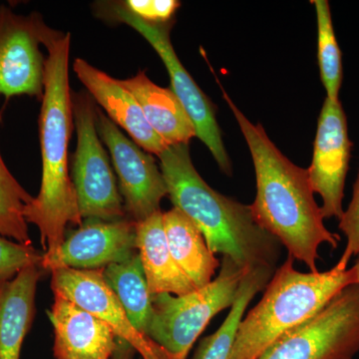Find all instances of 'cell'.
Returning <instances> with one entry per match:
<instances>
[{"label": "cell", "instance_id": "cell-26", "mask_svg": "<svg viewBox=\"0 0 359 359\" xmlns=\"http://www.w3.org/2000/svg\"><path fill=\"white\" fill-rule=\"evenodd\" d=\"M122 4L141 20L154 23L173 20L172 18L180 6V2L176 0H128Z\"/></svg>", "mask_w": 359, "mask_h": 359}, {"label": "cell", "instance_id": "cell-23", "mask_svg": "<svg viewBox=\"0 0 359 359\" xmlns=\"http://www.w3.org/2000/svg\"><path fill=\"white\" fill-rule=\"evenodd\" d=\"M318 20V59L320 79L327 98L339 100L342 83L341 51L332 25V11L327 0H313Z\"/></svg>", "mask_w": 359, "mask_h": 359}, {"label": "cell", "instance_id": "cell-16", "mask_svg": "<svg viewBox=\"0 0 359 359\" xmlns=\"http://www.w3.org/2000/svg\"><path fill=\"white\" fill-rule=\"evenodd\" d=\"M136 245L151 294L180 297L197 290L172 256L162 211L137 223Z\"/></svg>", "mask_w": 359, "mask_h": 359}, {"label": "cell", "instance_id": "cell-20", "mask_svg": "<svg viewBox=\"0 0 359 359\" xmlns=\"http://www.w3.org/2000/svg\"><path fill=\"white\" fill-rule=\"evenodd\" d=\"M106 283L117 295L130 321L147 337L152 318V294L138 252L119 264L104 268Z\"/></svg>", "mask_w": 359, "mask_h": 359}, {"label": "cell", "instance_id": "cell-14", "mask_svg": "<svg viewBox=\"0 0 359 359\" xmlns=\"http://www.w3.org/2000/svg\"><path fill=\"white\" fill-rule=\"evenodd\" d=\"M48 318L54 330L56 359H112L119 341L109 325L59 292Z\"/></svg>", "mask_w": 359, "mask_h": 359}, {"label": "cell", "instance_id": "cell-27", "mask_svg": "<svg viewBox=\"0 0 359 359\" xmlns=\"http://www.w3.org/2000/svg\"><path fill=\"white\" fill-rule=\"evenodd\" d=\"M135 354H136V351H135L133 347L129 346L127 342L119 339V344H118L117 349H116L112 359H136L134 356ZM140 359L143 358H141Z\"/></svg>", "mask_w": 359, "mask_h": 359}, {"label": "cell", "instance_id": "cell-21", "mask_svg": "<svg viewBox=\"0 0 359 359\" xmlns=\"http://www.w3.org/2000/svg\"><path fill=\"white\" fill-rule=\"evenodd\" d=\"M276 271L255 269L248 271L241 283L240 292L230 313L214 334L200 342L193 359H229L238 325L244 318L245 309L257 292L266 289Z\"/></svg>", "mask_w": 359, "mask_h": 359}, {"label": "cell", "instance_id": "cell-3", "mask_svg": "<svg viewBox=\"0 0 359 359\" xmlns=\"http://www.w3.org/2000/svg\"><path fill=\"white\" fill-rule=\"evenodd\" d=\"M159 159L174 208L197 226L212 254L223 255L249 271H276L280 241L257 223L250 205L226 197L205 183L194 166L189 144L168 146Z\"/></svg>", "mask_w": 359, "mask_h": 359}, {"label": "cell", "instance_id": "cell-2", "mask_svg": "<svg viewBox=\"0 0 359 359\" xmlns=\"http://www.w3.org/2000/svg\"><path fill=\"white\" fill-rule=\"evenodd\" d=\"M70 43V33H63L45 46L48 56L39 115L41 186L37 197L25 208L27 224L39 228L43 259L57 254L68 224L80 226L83 223L68 167V145L74 126L69 87Z\"/></svg>", "mask_w": 359, "mask_h": 359}, {"label": "cell", "instance_id": "cell-24", "mask_svg": "<svg viewBox=\"0 0 359 359\" xmlns=\"http://www.w3.org/2000/svg\"><path fill=\"white\" fill-rule=\"evenodd\" d=\"M42 259L43 254L33 245L20 244L0 236V283L9 282L28 266L41 268Z\"/></svg>", "mask_w": 359, "mask_h": 359}, {"label": "cell", "instance_id": "cell-6", "mask_svg": "<svg viewBox=\"0 0 359 359\" xmlns=\"http://www.w3.org/2000/svg\"><path fill=\"white\" fill-rule=\"evenodd\" d=\"M71 97L77 132L71 171L81 218L102 221L128 218L109 157L97 130L95 101L84 92H71Z\"/></svg>", "mask_w": 359, "mask_h": 359}, {"label": "cell", "instance_id": "cell-18", "mask_svg": "<svg viewBox=\"0 0 359 359\" xmlns=\"http://www.w3.org/2000/svg\"><path fill=\"white\" fill-rule=\"evenodd\" d=\"M121 83L133 94L149 124L167 145L189 144L196 137L193 122L171 89L156 85L145 71Z\"/></svg>", "mask_w": 359, "mask_h": 359}, {"label": "cell", "instance_id": "cell-13", "mask_svg": "<svg viewBox=\"0 0 359 359\" xmlns=\"http://www.w3.org/2000/svg\"><path fill=\"white\" fill-rule=\"evenodd\" d=\"M136 224L129 218L86 219L65 237L57 254L42 259L41 269H96L122 263L137 254Z\"/></svg>", "mask_w": 359, "mask_h": 359}, {"label": "cell", "instance_id": "cell-19", "mask_svg": "<svg viewBox=\"0 0 359 359\" xmlns=\"http://www.w3.org/2000/svg\"><path fill=\"white\" fill-rule=\"evenodd\" d=\"M163 221L172 256L182 271L197 289L211 283L221 263L197 226L177 208L163 212Z\"/></svg>", "mask_w": 359, "mask_h": 359}, {"label": "cell", "instance_id": "cell-17", "mask_svg": "<svg viewBox=\"0 0 359 359\" xmlns=\"http://www.w3.org/2000/svg\"><path fill=\"white\" fill-rule=\"evenodd\" d=\"M40 269L28 266L9 282L0 283V359H20L34 318Z\"/></svg>", "mask_w": 359, "mask_h": 359}, {"label": "cell", "instance_id": "cell-7", "mask_svg": "<svg viewBox=\"0 0 359 359\" xmlns=\"http://www.w3.org/2000/svg\"><path fill=\"white\" fill-rule=\"evenodd\" d=\"M101 11H104V15L108 20L125 23L133 28L155 49L166 66L172 91L193 122L196 137L207 146L223 173L231 176L233 168L224 148L214 104L189 74L172 45L170 32L174 21L148 22L129 11L123 6L122 1L104 4Z\"/></svg>", "mask_w": 359, "mask_h": 359}, {"label": "cell", "instance_id": "cell-5", "mask_svg": "<svg viewBox=\"0 0 359 359\" xmlns=\"http://www.w3.org/2000/svg\"><path fill=\"white\" fill-rule=\"evenodd\" d=\"M218 276L184 295H152L153 313L147 337L168 359H187L194 344L219 311L231 308L249 269L223 257Z\"/></svg>", "mask_w": 359, "mask_h": 359}, {"label": "cell", "instance_id": "cell-10", "mask_svg": "<svg viewBox=\"0 0 359 359\" xmlns=\"http://www.w3.org/2000/svg\"><path fill=\"white\" fill-rule=\"evenodd\" d=\"M97 130L109 150L119 178V191L127 217L139 223L161 211V201L168 196V191L154 157L123 133L99 108Z\"/></svg>", "mask_w": 359, "mask_h": 359}, {"label": "cell", "instance_id": "cell-29", "mask_svg": "<svg viewBox=\"0 0 359 359\" xmlns=\"http://www.w3.org/2000/svg\"><path fill=\"white\" fill-rule=\"evenodd\" d=\"M0 289H1V283H0Z\"/></svg>", "mask_w": 359, "mask_h": 359}, {"label": "cell", "instance_id": "cell-11", "mask_svg": "<svg viewBox=\"0 0 359 359\" xmlns=\"http://www.w3.org/2000/svg\"><path fill=\"white\" fill-rule=\"evenodd\" d=\"M353 143L349 140L346 115L339 100L325 98L318 117L313 156L308 169L313 193L323 199V218L340 219Z\"/></svg>", "mask_w": 359, "mask_h": 359}, {"label": "cell", "instance_id": "cell-4", "mask_svg": "<svg viewBox=\"0 0 359 359\" xmlns=\"http://www.w3.org/2000/svg\"><path fill=\"white\" fill-rule=\"evenodd\" d=\"M294 262L289 255L261 301L243 318L229 359H257L283 335L320 313L340 290L358 283L355 269L339 262L330 271L316 273L297 271Z\"/></svg>", "mask_w": 359, "mask_h": 359}, {"label": "cell", "instance_id": "cell-28", "mask_svg": "<svg viewBox=\"0 0 359 359\" xmlns=\"http://www.w3.org/2000/svg\"><path fill=\"white\" fill-rule=\"evenodd\" d=\"M353 268L355 269L356 273H358V283H359V256L356 259L355 264H354Z\"/></svg>", "mask_w": 359, "mask_h": 359}, {"label": "cell", "instance_id": "cell-25", "mask_svg": "<svg viewBox=\"0 0 359 359\" xmlns=\"http://www.w3.org/2000/svg\"><path fill=\"white\" fill-rule=\"evenodd\" d=\"M339 228L346 237V247L339 262L347 266L351 257L359 256V171L353 199L339 219Z\"/></svg>", "mask_w": 359, "mask_h": 359}, {"label": "cell", "instance_id": "cell-22", "mask_svg": "<svg viewBox=\"0 0 359 359\" xmlns=\"http://www.w3.org/2000/svg\"><path fill=\"white\" fill-rule=\"evenodd\" d=\"M32 200V196L14 178L0 154V236L32 245L25 218V205Z\"/></svg>", "mask_w": 359, "mask_h": 359}, {"label": "cell", "instance_id": "cell-8", "mask_svg": "<svg viewBox=\"0 0 359 359\" xmlns=\"http://www.w3.org/2000/svg\"><path fill=\"white\" fill-rule=\"evenodd\" d=\"M358 353L359 283H353L257 359H353Z\"/></svg>", "mask_w": 359, "mask_h": 359}, {"label": "cell", "instance_id": "cell-12", "mask_svg": "<svg viewBox=\"0 0 359 359\" xmlns=\"http://www.w3.org/2000/svg\"><path fill=\"white\" fill-rule=\"evenodd\" d=\"M51 289L109 325L118 339L133 347L142 358L168 359L158 344L132 325L117 295L106 283L104 268L54 269Z\"/></svg>", "mask_w": 359, "mask_h": 359}, {"label": "cell", "instance_id": "cell-9", "mask_svg": "<svg viewBox=\"0 0 359 359\" xmlns=\"http://www.w3.org/2000/svg\"><path fill=\"white\" fill-rule=\"evenodd\" d=\"M62 34L47 26L39 13L20 15L0 6V95L42 100L46 58L40 46Z\"/></svg>", "mask_w": 359, "mask_h": 359}, {"label": "cell", "instance_id": "cell-15", "mask_svg": "<svg viewBox=\"0 0 359 359\" xmlns=\"http://www.w3.org/2000/svg\"><path fill=\"white\" fill-rule=\"evenodd\" d=\"M73 70L108 117L143 150L159 156L169 146L150 126L140 104L121 80L114 79L81 58L75 59Z\"/></svg>", "mask_w": 359, "mask_h": 359}, {"label": "cell", "instance_id": "cell-1", "mask_svg": "<svg viewBox=\"0 0 359 359\" xmlns=\"http://www.w3.org/2000/svg\"><path fill=\"white\" fill-rule=\"evenodd\" d=\"M221 86V85H219ZM223 97L249 146L257 179L252 207L257 223L287 248L290 257L318 271V249L327 244L337 249L340 237L325 228L316 204L308 170L297 167L276 148L263 126L252 124L223 87Z\"/></svg>", "mask_w": 359, "mask_h": 359}]
</instances>
